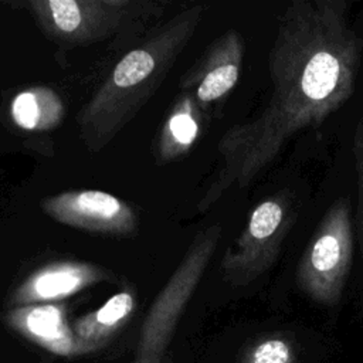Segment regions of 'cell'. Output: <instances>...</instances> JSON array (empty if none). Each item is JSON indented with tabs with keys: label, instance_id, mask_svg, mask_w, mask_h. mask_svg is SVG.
<instances>
[{
	"label": "cell",
	"instance_id": "cell-1",
	"mask_svg": "<svg viewBox=\"0 0 363 363\" xmlns=\"http://www.w3.org/2000/svg\"><path fill=\"white\" fill-rule=\"evenodd\" d=\"M343 0H292L268 54L271 94L264 108L233 125L217 143L220 166L199 211L247 187L299 132L319 128L353 95L363 38Z\"/></svg>",
	"mask_w": 363,
	"mask_h": 363
},
{
	"label": "cell",
	"instance_id": "cell-2",
	"mask_svg": "<svg viewBox=\"0 0 363 363\" xmlns=\"http://www.w3.org/2000/svg\"><path fill=\"white\" fill-rule=\"evenodd\" d=\"M203 16L201 4L179 11L113 65L77 116L79 136L88 150L106 147L149 102L193 38Z\"/></svg>",
	"mask_w": 363,
	"mask_h": 363
},
{
	"label": "cell",
	"instance_id": "cell-3",
	"mask_svg": "<svg viewBox=\"0 0 363 363\" xmlns=\"http://www.w3.org/2000/svg\"><path fill=\"white\" fill-rule=\"evenodd\" d=\"M27 9L41 31L62 48L119 40L163 13L159 3L146 0H31Z\"/></svg>",
	"mask_w": 363,
	"mask_h": 363
},
{
	"label": "cell",
	"instance_id": "cell-4",
	"mask_svg": "<svg viewBox=\"0 0 363 363\" xmlns=\"http://www.w3.org/2000/svg\"><path fill=\"white\" fill-rule=\"evenodd\" d=\"M221 233V224L214 223L196 234L145 318L133 363L164 360L176 325L218 247Z\"/></svg>",
	"mask_w": 363,
	"mask_h": 363
},
{
	"label": "cell",
	"instance_id": "cell-5",
	"mask_svg": "<svg viewBox=\"0 0 363 363\" xmlns=\"http://www.w3.org/2000/svg\"><path fill=\"white\" fill-rule=\"evenodd\" d=\"M353 254L354 230L350 206L340 197L328 208L299 258L296 267L299 289L318 303L336 305L353 265Z\"/></svg>",
	"mask_w": 363,
	"mask_h": 363
},
{
	"label": "cell",
	"instance_id": "cell-6",
	"mask_svg": "<svg viewBox=\"0 0 363 363\" xmlns=\"http://www.w3.org/2000/svg\"><path fill=\"white\" fill-rule=\"evenodd\" d=\"M295 218L292 200L286 191H277L262 199L221 258L224 279L241 286L267 272L275 264Z\"/></svg>",
	"mask_w": 363,
	"mask_h": 363
},
{
	"label": "cell",
	"instance_id": "cell-7",
	"mask_svg": "<svg viewBox=\"0 0 363 363\" xmlns=\"http://www.w3.org/2000/svg\"><path fill=\"white\" fill-rule=\"evenodd\" d=\"M43 211L60 224L108 235L138 231V216L130 204L102 190L61 191L41 201Z\"/></svg>",
	"mask_w": 363,
	"mask_h": 363
},
{
	"label": "cell",
	"instance_id": "cell-8",
	"mask_svg": "<svg viewBox=\"0 0 363 363\" xmlns=\"http://www.w3.org/2000/svg\"><path fill=\"white\" fill-rule=\"evenodd\" d=\"M244 48L241 33L234 28L227 30L182 75V92L191 94L206 115L235 88L242 69Z\"/></svg>",
	"mask_w": 363,
	"mask_h": 363
},
{
	"label": "cell",
	"instance_id": "cell-9",
	"mask_svg": "<svg viewBox=\"0 0 363 363\" xmlns=\"http://www.w3.org/2000/svg\"><path fill=\"white\" fill-rule=\"evenodd\" d=\"M111 278V271L91 262L68 259L50 262L33 271L11 291L9 305L17 308L55 303Z\"/></svg>",
	"mask_w": 363,
	"mask_h": 363
},
{
	"label": "cell",
	"instance_id": "cell-10",
	"mask_svg": "<svg viewBox=\"0 0 363 363\" xmlns=\"http://www.w3.org/2000/svg\"><path fill=\"white\" fill-rule=\"evenodd\" d=\"M7 325L23 337L50 353L81 356L72 326L67 320L65 308L60 303H37L11 308L6 315Z\"/></svg>",
	"mask_w": 363,
	"mask_h": 363
},
{
	"label": "cell",
	"instance_id": "cell-11",
	"mask_svg": "<svg viewBox=\"0 0 363 363\" xmlns=\"http://www.w3.org/2000/svg\"><path fill=\"white\" fill-rule=\"evenodd\" d=\"M135 306V292L130 288H123L98 309L78 318L72 330L81 354L105 347L132 318Z\"/></svg>",
	"mask_w": 363,
	"mask_h": 363
},
{
	"label": "cell",
	"instance_id": "cell-12",
	"mask_svg": "<svg viewBox=\"0 0 363 363\" xmlns=\"http://www.w3.org/2000/svg\"><path fill=\"white\" fill-rule=\"evenodd\" d=\"M206 113L189 92H182L170 108L156 143V160L160 164L183 159L201 133Z\"/></svg>",
	"mask_w": 363,
	"mask_h": 363
},
{
	"label": "cell",
	"instance_id": "cell-13",
	"mask_svg": "<svg viewBox=\"0 0 363 363\" xmlns=\"http://www.w3.org/2000/svg\"><path fill=\"white\" fill-rule=\"evenodd\" d=\"M11 118L21 129L31 132L50 130L62 121L64 104L54 89L31 86L14 96Z\"/></svg>",
	"mask_w": 363,
	"mask_h": 363
},
{
	"label": "cell",
	"instance_id": "cell-14",
	"mask_svg": "<svg viewBox=\"0 0 363 363\" xmlns=\"http://www.w3.org/2000/svg\"><path fill=\"white\" fill-rule=\"evenodd\" d=\"M296 350L291 339L279 335H267L250 345L241 363H295Z\"/></svg>",
	"mask_w": 363,
	"mask_h": 363
},
{
	"label": "cell",
	"instance_id": "cell-15",
	"mask_svg": "<svg viewBox=\"0 0 363 363\" xmlns=\"http://www.w3.org/2000/svg\"><path fill=\"white\" fill-rule=\"evenodd\" d=\"M353 157L357 182V234L363 255V112L356 122L353 133Z\"/></svg>",
	"mask_w": 363,
	"mask_h": 363
},
{
	"label": "cell",
	"instance_id": "cell-16",
	"mask_svg": "<svg viewBox=\"0 0 363 363\" xmlns=\"http://www.w3.org/2000/svg\"><path fill=\"white\" fill-rule=\"evenodd\" d=\"M162 363H167V362H166V359H164V360H163V362H162Z\"/></svg>",
	"mask_w": 363,
	"mask_h": 363
}]
</instances>
